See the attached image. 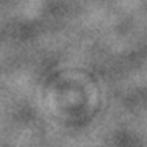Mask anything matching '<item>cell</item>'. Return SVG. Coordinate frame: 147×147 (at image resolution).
<instances>
[]
</instances>
